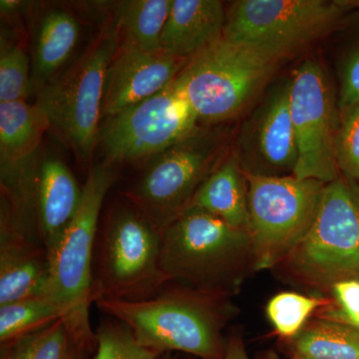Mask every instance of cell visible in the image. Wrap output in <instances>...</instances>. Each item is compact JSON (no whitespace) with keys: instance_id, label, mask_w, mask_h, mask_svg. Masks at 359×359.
Here are the masks:
<instances>
[{"instance_id":"cell-2","label":"cell","mask_w":359,"mask_h":359,"mask_svg":"<svg viewBox=\"0 0 359 359\" xmlns=\"http://www.w3.org/2000/svg\"><path fill=\"white\" fill-rule=\"evenodd\" d=\"M163 271L170 283L229 294L254 269L252 241L209 212L190 207L162 233Z\"/></svg>"},{"instance_id":"cell-1","label":"cell","mask_w":359,"mask_h":359,"mask_svg":"<svg viewBox=\"0 0 359 359\" xmlns=\"http://www.w3.org/2000/svg\"><path fill=\"white\" fill-rule=\"evenodd\" d=\"M228 295L183 287L163 289L143 301L97 299L99 311L131 330L137 341L163 353L223 359V328L230 316Z\"/></svg>"},{"instance_id":"cell-16","label":"cell","mask_w":359,"mask_h":359,"mask_svg":"<svg viewBox=\"0 0 359 359\" xmlns=\"http://www.w3.org/2000/svg\"><path fill=\"white\" fill-rule=\"evenodd\" d=\"M82 193L83 188L62 160L55 156L40 158L37 230L48 259L76 216Z\"/></svg>"},{"instance_id":"cell-25","label":"cell","mask_w":359,"mask_h":359,"mask_svg":"<svg viewBox=\"0 0 359 359\" xmlns=\"http://www.w3.org/2000/svg\"><path fill=\"white\" fill-rule=\"evenodd\" d=\"M325 304L327 302L320 297L283 292L269 299L266 313L276 334L294 339L306 327L311 314Z\"/></svg>"},{"instance_id":"cell-11","label":"cell","mask_w":359,"mask_h":359,"mask_svg":"<svg viewBox=\"0 0 359 359\" xmlns=\"http://www.w3.org/2000/svg\"><path fill=\"white\" fill-rule=\"evenodd\" d=\"M184 96L170 84L154 96L111 116L100 128L105 163L137 162L154 156L201 128Z\"/></svg>"},{"instance_id":"cell-21","label":"cell","mask_w":359,"mask_h":359,"mask_svg":"<svg viewBox=\"0 0 359 359\" xmlns=\"http://www.w3.org/2000/svg\"><path fill=\"white\" fill-rule=\"evenodd\" d=\"M173 0H125L115 4L113 20L122 50H160Z\"/></svg>"},{"instance_id":"cell-26","label":"cell","mask_w":359,"mask_h":359,"mask_svg":"<svg viewBox=\"0 0 359 359\" xmlns=\"http://www.w3.org/2000/svg\"><path fill=\"white\" fill-rule=\"evenodd\" d=\"M96 346L92 359H174L137 341L131 330L117 320L104 321L96 330Z\"/></svg>"},{"instance_id":"cell-27","label":"cell","mask_w":359,"mask_h":359,"mask_svg":"<svg viewBox=\"0 0 359 359\" xmlns=\"http://www.w3.org/2000/svg\"><path fill=\"white\" fill-rule=\"evenodd\" d=\"M32 68L25 47L1 35L0 103L26 101L33 92Z\"/></svg>"},{"instance_id":"cell-19","label":"cell","mask_w":359,"mask_h":359,"mask_svg":"<svg viewBox=\"0 0 359 359\" xmlns=\"http://www.w3.org/2000/svg\"><path fill=\"white\" fill-rule=\"evenodd\" d=\"M190 207L214 215L233 228L249 233L248 183L237 158L222 161L200 187Z\"/></svg>"},{"instance_id":"cell-18","label":"cell","mask_w":359,"mask_h":359,"mask_svg":"<svg viewBox=\"0 0 359 359\" xmlns=\"http://www.w3.org/2000/svg\"><path fill=\"white\" fill-rule=\"evenodd\" d=\"M81 22L65 7L45 9L37 20L32 52V88L36 96L70 65L81 39Z\"/></svg>"},{"instance_id":"cell-10","label":"cell","mask_w":359,"mask_h":359,"mask_svg":"<svg viewBox=\"0 0 359 359\" xmlns=\"http://www.w3.org/2000/svg\"><path fill=\"white\" fill-rule=\"evenodd\" d=\"M349 11L344 0H240L226 13L223 36L285 58L334 29Z\"/></svg>"},{"instance_id":"cell-17","label":"cell","mask_w":359,"mask_h":359,"mask_svg":"<svg viewBox=\"0 0 359 359\" xmlns=\"http://www.w3.org/2000/svg\"><path fill=\"white\" fill-rule=\"evenodd\" d=\"M226 13L219 0H173L161 50L190 59L223 36Z\"/></svg>"},{"instance_id":"cell-32","label":"cell","mask_w":359,"mask_h":359,"mask_svg":"<svg viewBox=\"0 0 359 359\" xmlns=\"http://www.w3.org/2000/svg\"><path fill=\"white\" fill-rule=\"evenodd\" d=\"M344 1L351 11H355V9L359 11V0H344Z\"/></svg>"},{"instance_id":"cell-3","label":"cell","mask_w":359,"mask_h":359,"mask_svg":"<svg viewBox=\"0 0 359 359\" xmlns=\"http://www.w3.org/2000/svg\"><path fill=\"white\" fill-rule=\"evenodd\" d=\"M119 48L113 18L105 21L83 52L36 96L50 130L89 166L99 144L106 77Z\"/></svg>"},{"instance_id":"cell-31","label":"cell","mask_w":359,"mask_h":359,"mask_svg":"<svg viewBox=\"0 0 359 359\" xmlns=\"http://www.w3.org/2000/svg\"><path fill=\"white\" fill-rule=\"evenodd\" d=\"M27 6V2L20 0H1L0 1V11L2 16H13L20 13L23 7Z\"/></svg>"},{"instance_id":"cell-24","label":"cell","mask_w":359,"mask_h":359,"mask_svg":"<svg viewBox=\"0 0 359 359\" xmlns=\"http://www.w3.org/2000/svg\"><path fill=\"white\" fill-rule=\"evenodd\" d=\"M67 316L65 308L45 295L0 306V344H11Z\"/></svg>"},{"instance_id":"cell-33","label":"cell","mask_w":359,"mask_h":359,"mask_svg":"<svg viewBox=\"0 0 359 359\" xmlns=\"http://www.w3.org/2000/svg\"><path fill=\"white\" fill-rule=\"evenodd\" d=\"M266 359H280L278 358V355H276L275 353H269L268 356H266ZM294 359V358H292Z\"/></svg>"},{"instance_id":"cell-29","label":"cell","mask_w":359,"mask_h":359,"mask_svg":"<svg viewBox=\"0 0 359 359\" xmlns=\"http://www.w3.org/2000/svg\"><path fill=\"white\" fill-rule=\"evenodd\" d=\"M359 104V44L349 53L340 73L339 112Z\"/></svg>"},{"instance_id":"cell-34","label":"cell","mask_w":359,"mask_h":359,"mask_svg":"<svg viewBox=\"0 0 359 359\" xmlns=\"http://www.w3.org/2000/svg\"><path fill=\"white\" fill-rule=\"evenodd\" d=\"M358 327V328H359V323H358V325H356V327Z\"/></svg>"},{"instance_id":"cell-4","label":"cell","mask_w":359,"mask_h":359,"mask_svg":"<svg viewBox=\"0 0 359 359\" xmlns=\"http://www.w3.org/2000/svg\"><path fill=\"white\" fill-rule=\"evenodd\" d=\"M283 59L263 47L222 36L189 59L172 85L199 121L222 122L252 102Z\"/></svg>"},{"instance_id":"cell-6","label":"cell","mask_w":359,"mask_h":359,"mask_svg":"<svg viewBox=\"0 0 359 359\" xmlns=\"http://www.w3.org/2000/svg\"><path fill=\"white\" fill-rule=\"evenodd\" d=\"M280 264L316 289L359 280L358 187L344 177L327 184L308 233Z\"/></svg>"},{"instance_id":"cell-28","label":"cell","mask_w":359,"mask_h":359,"mask_svg":"<svg viewBox=\"0 0 359 359\" xmlns=\"http://www.w3.org/2000/svg\"><path fill=\"white\" fill-rule=\"evenodd\" d=\"M335 157L339 174L359 188V104L339 112Z\"/></svg>"},{"instance_id":"cell-22","label":"cell","mask_w":359,"mask_h":359,"mask_svg":"<svg viewBox=\"0 0 359 359\" xmlns=\"http://www.w3.org/2000/svg\"><path fill=\"white\" fill-rule=\"evenodd\" d=\"M294 359H359V328L320 318L294 337Z\"/></svg>"},{"instance_id":"cell-23","label":"cell","mask_w":359,"mask_h":359,"mask_svg":"<svg viewBox=\"0 0 359 359\" xmlns=\"http://www.w3.org/2000/svg\"><path fill=\"white\" fill-rule=\"evenodd\" d=\"M91 349L65 318L39 332L2 346L0 359H85Z\"/></svg>"},{"instance_id":"cell-7","label":"cell","mask_w":359,"mask_h":359,"mask_svg":"<svg viewBox=\"0 0 359 359\" xmlns=\"http://www.w3.org/2000/svg\"><path fill=\"white\" fill-rule=\"evenodd\" d=\"M162 233L133 205H118L106 219L98 248L93 297L143 301L169 283L161 263Z\"/></svg>"},{"instance_id":"cell-30","label":"cell","mask_w":359,"mask_h":359,"mask_svg":"<svg viewBox=\"0 0 359 359\" xmlns=\"http://www.w3.org/2000/svg\"><path fill=\"white\" fill-rule=\"evenodd\" d=\"M223 359H250L240 337H233L229 340Z\"/></svg>"},{"instance_id":"cell-5","label":"cell","mask_w":359,"mask_h":359,"mask_svg":"<svg viewBox=\"0 0 359 359\" xmlns=\"http://www.w3.org/2000/svg\"><path fill=\"white\" fill-rule=\"evenodd\" d=\"M115 180L112 165L104 162L90 168L76 216L49 257L48 282L43 294L67 311L66 318L91 346L96 344L89 320V309L94 304V248L103 202Z\"/></svg>"},{"instance_id":"cell-9","label":"cell","mask_w":359,"mask_h":359,"mask_svg":"<svg viewBox=\"0 0 359 359\" xmlns=\"http://www.w3.org/2000/svg\"><path fill=\"white\" fill-rule=\"evenodd\" d=\"M255 271L273 268L308 233L327 184L245 173Z\"/></svg>"},{"instance_id":"cell-13","label":"cell","mask_w":359,"mask_h":359,"mask_svg":"<svg viewBox=\"0 0 359 359\" xmlns=\"http://www.w3.org/2000/svg\"><path fill=\"white\" fill-rule=\"evenodd\" d=\"M290 79L269 92L245 122L237 158L245 173L259 176H294L297 147L290 111Z\"/></svg>"},{"instance_id":"cell-20","label":"cell","mask_w":359,"mask_h":359,"mask_svg":"<svg viewBox=\"0 0 359 359\" xmlns=\"http://www.w3.org/2000/svg\"><path fill=\"white\" fill-rule=\"evenodd\" d=\"M47 130L50 124L39 104L0 103V164H15L36 155Z\"/></svg>"},{"instance_id":"cell-14","label":"cell","mask_w":359,"mask_h":359,"mask_svg":"<svg viewBox=\"0 0 359 359\" xmlns=\"http://www.w3.org/2000/svg\"><path fill=\"white\" fill-rule=\"evenodd\" d=\"M188 61L161 49L143 52L118 48L106 77L102 118L107 119L166 89Z\"/></svg>"},{"instance_id":"cell-12","label":"cell","mask_w":359,"mask_h":359,"mask_svg":"<svg viewBox=\"0 0 359 359\" xmlns=\"http://www.w3.org/2000/svg\"><path fill=\"white\" fill-rule=\"evenodd\" d=\"M290 111L297 147L294 176L330 184L340 177L335 157L334 96L318 61L306 60L292 73Z\"/></svg>"},{"instance_id":"cell-15","label":"cell","mask_w":359,"mask_h":359,"mask_svg":"<svg viewBox=\"0 0 359 359\" xmlns=\"http://www.w3.org/2000/svg\"><path fill=\"white\" fill-rule=\"evenodd\" d=\"M48 276L42 245L0 217V306L43 295Z\"/></svg>"},{"instance_id":"cell-8","label":"cell","mask_w":359,"mask_h":359,"mask_svg":"<svg viewBox=\"0 0 359 359\" xmlns=\"http://www.w3.org/2000/svg\"><path fill=\"white\" fill-rule=\"evenodd\" d=\"M224 152L223 132L201 127L149 160L125 197L162 233L190 207L200 187L224 159Z\"/></svg>"}]
</instances>
